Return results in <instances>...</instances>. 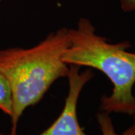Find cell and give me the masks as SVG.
<instances>
[{
	"label": "cell",
	"mask_w": 135,
	"mask_h": 135,
	"mask_svg": "<svg viewBox=\"0 0 135 135\" xmlns=\"http://www.w3.org/2000/svg\"><path fill=\"white\" fill-rule=\"evenodd\" d=\"M68 45V29L61 28L33 47L0 50V72L12 92L9 135H17L18 122L25 110L38 103L55 81L68 77L69 65L62 56Z\"/></svg>",
	"instance_id": "obj_1"
},
{
	"label": "cell",
	"mask_w": 135,
	"mask_h": 135,
	"mask_svg": "<svg viewBox=\"0 0 135 135\" xmlns=\"http://www.w3.org/2000/svg\"><path fill=\"white\" fill-rule=\"evenodd\" d=\"M87 18H80L76 29H68L69 45L62 56L67 65L92 68L109 78L113 89L110 95L101 98L100 111L107 113H135V53L127 50L129 41L113 44L95 33Z\"/></svg>",
	"instance_id": "obj_2"
},
{
	"label": "cell",
	"mask_w": 135,
	"mask_h": 135,
	"mask_svg": "<svg viewBox=\"0 0 135 135\" xmlns=\"http://www.w3.org/2000/svg\"><path fill=\"white\" fill-rule=\"evenodd\" d=\"M77 65H70L68 92L62 113L47 129L39 135H87L80 126L77 113V103L83 88L94 77L92 71L87 69L80 72Z\"/></svg>",
	"instance_id": "obj_3"
},
{
	"label": "cell",
	"mask_w": 135,
	"mask_h": 135,
	"mask_svg": "<svg viewBox=\"0 0 135 135\" xmlns=\"http://www.w3.org/2000/svg\"><path fill=\"white\" fill-rule=\"evenodd\" d=\"M12 92L7 79L0 72V110L8 116L12 114Z\"/></svg>",
	"instance_id": "obj_4"
},
{
	"label": "cell",
	"mask_w": 135,
	"mask_h": 135,
	"mask_svg": "<svg viewBox=\"0 0 135 135\" xmlns=\"http://www.w3.org/2000/svg\"><path fill=\"white\" fill-rule=\"evenodd\" d=\"M110 115L102 111H99L97 113V121L102 135H117Z\"/></svg>",
	"instance_id": "obj_5"
},
{
	"label": "cell",
	"mask_w": 135,
	"mask_h": 135,
	"mask_svg": "<svg viewBox=\"0 0 135 135\" xmlns=\"http://www.w3.org/2000/svg\"><path fill=\"white\" fill-rule=\"evenodd\" d=\"M121 8L125 12L135 11V0H119Z\"/></svg>",
	"instance_id": "obj_6"
},
{
	"label": "cell",
	"mask_w": 135,
	"mask_h": 135,
	"mask_svg": "<svg viewBox=\"0 0 135 135\" xmlns=\"http://www.w3.org/2000/svg\"><path fill=\"white\" fill-rule=\"evenodd\" d=\"M117 135H135V122L133 123V125H131L124 132H122L121 134Z\"/></svg>",
	"instance_id": "obj_7"
},
{
	"label": "cell",
	"mask_w": 135,
	"mask_h": 135,
	"mask_svg": "<svg viewBox=\"0 0 135 135\" xmlns=\"http://www.w3.org/2000/svg\"><path fill=\"white\" fill-rule=\"evenodd\" d=\"M132 116H133V118H134V122H135V113Z\"/></svg>",
	"instance_id": "obj_8"
},
{
	"label": "cell",
	"mask_w": 135,
	"mask_h": 135,
	"mask_svg": "<svg viewBox=\"0 0 135 135\" xmlns=\"http://www.w3.org/2000/svg\"><path fill=\"white\" fill-rule=\"evenodd\" d=\"M0 135H4V134H3V133H2V132H0Z\"/></svg>",
	"instance_id": "obj_9"
},
{
	"label": "cell",
	"mask_w": 135,
	"mask_h": 135,
	"mask_svg": "<svg viewBox=\"0 0 135 135\" xmlns=\"http://www.w3.org/2000/svg\"><path fill=\"white\" fill-rule=\"evenodd\" d=\"M2 1V0H0V2H1ZM0 25H1V22H0Z\"/></svg>",
	"instance_id": "obj_10"
}]
</instances>
